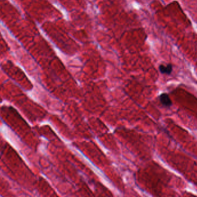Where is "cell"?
Returning <instances> with one entry per match:
<instances>
[{
	"label": "cell",
	"mask_w": 197,
	"mask_h": 197,
	"mask_svg": "<svg viewBox=\"0 0 197 197\" xmlns=\"http://www.w3.org/2000/svg\"><path fill=\"white\" fill-rule=\"evenodd\" d=\"M159 100L161 104L165 107H170L172 105V102L169 95L167 93H162L159 96Z\"/></svg>",
	"instance_id": "cell-1"
},
{
	"label": "cell",
	"mask_w": 197,
	"mask_h": 197,
	"mask_svg": "<svg viewBox=\"0 0 197 197\" xmlns=\"http://www.w3.org/2000/svg\"><path fill=\"white\" fill-rule=\"evenodd\" d=\"M159 70L161 74L170 75L173 71V66L171 64L167 65H160L159 66Z\"/></svg>",
	"instance_id": "cell-2"
}]
</instances>
